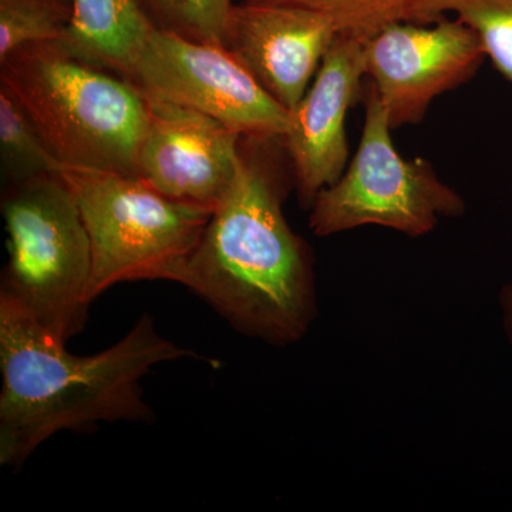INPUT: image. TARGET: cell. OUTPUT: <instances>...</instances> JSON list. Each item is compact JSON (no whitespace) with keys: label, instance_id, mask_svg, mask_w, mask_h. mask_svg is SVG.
I'll list each match as a JSON object with an SVG mask.
<instances>
[{"label":"cell","instance_id":"obj_16","mask_svg":"<svg viewBox=\"0 0 512 512\" xmlns=\"http://www.w3.org/2000/svg\"><path fill=\"white\" fill-rule=\"evenodd\" d=\"M157 29L197 42L224 46L229 12L235 0H140Z\"/></svg>","mask_w":512,"mask_h":512},{"label":"cell","instance_id":"obj_7","mask_svg":"<svg viewBox=\"0 0 512 512\" xmlns=\"http://www.w3.org/2000/svg\"><path fill=\"white\" fill-rule=\"evenodd\" d=\"M128 80L141 92L220 121L242 137L284 138L291 113L220 45L154 29Z\"/></svg>","mask_w":512,"mask_h":512},{"label":"cell","instance_id":"obj_18","mask_svg":"<svg viewBox=\"0 0 512 512\" xmlns=\"http://www.w3.org/2000/svg\"><path fill=\"white\" fill-rule=\"evenodd\" d=\"M498 301H500L501 313H503L505 335H507V339L510 340L512 346V282L501 288Z\"/></svg>","mask_w":512,"mask_h":512},{"label":"cell","instance_id":"obj_5","mask_svg":"<svg viewBox=\"0 0 512 512\" xmlns=\"http://www.w3.org/2000/svg\"><path fill=\"white\" fill-rule=\"evenodd\" d=\"M92 247L89 301L114 285L177 282L212 212L165 197L136 175L66 168Z\"/></svg>","mask_w":512,"mask_h":512},{"label":"cell","instance_id":"obj_4","mask_svg":"<svg viewBox=\"0 0 512 512\" xmlns=\"http://www.w3.org/2000/svg\"><path fill=\"white\" fill-rule=\"evenodd\" d=\"M8 262L0 301L67 342L84 328L92 247L79 204L62 174L43 175L2 191Z\"/></svg>","mask_w":512,"mask_h":512},{"label":"cell","instance_id":"obj_2","mask_svg":"<svg viewBox=\"0 0 512 512\" xmlns=\"http://www.w3.org/2000/svg\"><path fill=\"white\" fill-rule=\"evenodd\" d=\"M187 356L197 357L161 336L148 315L109 349L72 355L66 342L0 301V463L20 466L60 431L153 419L141 379Z\"/></svg>","mask_w":512,"mask_h":512},{"label":"cell","instance_id":"obj_13","mask_svg":"<svg viewBox=\"0 0 512 512\" xmlns=\"http://www.w3.org/2000/svg\"><path fill=\"white\" fill-rule=\"evenodd\" d=\"M447 13L476 33L495 69L512 83V0H409L403 22L430 25Z\"/></svg>","mask_w":512,"mask_h":512},{"label":"cell","instance_id":"obj_9","mask_svg":"<svg viewBox=\"0 0 512 512\" xmlns=\"http://www.w3.org/2000/svg\"><path fill=\"white\" fill-rule=\"evenodd\" d=\"M143 94L148 126L138 177L171 200L214 211L237 175L241 134L200 111Z\"/></svg>","mask_w":512,"mask_h":512},{"label":"cell","instance_id":"obj_6","mask_svg":"<svg viewBox=\"0 0 512 512\" xmlns=\"http://www.w3.org/2000/svg\"><path fill=\"white\" fill-rule=\"evenodd\" d=\"M392 130L386 107L372 87L355 157L342 177L313 201V234L330 237L379 225L421 237L433 231L441 217L464 214L463 198L440 181L430 161L404 160L397 153Z\"/></svg>","mask_w":512,"mask_h":512},{"label":"cell","instance_id":"obj_10","mask_svg":"<svg viewBox=\"0 0 512 512\" xmlns=\"http://www.w3.org/2000/svg\"><path fill=\"white\" fill-rule=\"evenodd\" d=\"M340 35L329 16L316 10L262 0H235L224 47L291 113Z\"/></svg>","mask_w":512,"mask_h":512},{"label":"cell","instance_id":"obj_8","mask_svg":"<svg viewBox=\"0 0 512 512\" xmlns=\"http://www.w3.org/2000/svg\"><path fill=\"white\" fill-rule=\"evenodd\" d=\"M485 56L461 20L396 22L366 40L365 72L394 130L420 123L436 97L476 76Z\"/></svg>","mask_w":512,"mask_h":512},{"label":"cell","instance_id":"obj_14","mask_svg":"<svg viewBox=\"0 0 512 512\" xmlns=\"http://www.w3.org/2000/svg\"><path fill=\"white\" fill-rule=\"evenodd\" d=\"M0 168L3 187L43 175L62 174L66 165L53 153L35 121L0 83Z\"/></svg>","mask_w":512,"mask_h":512},{"label":"cell","instance_id":"obj_17","mask_svg":"<svg viewBox=\"0 0 512 512\" xmlns=\"http://www.w3.org/2000/svg\"><path fill=\"white\" fill-rule=\"evenodd\" d=\"M316 10L329 16L340 35L372 39L387 26L403 22L409 0H262Z\"/></svg>","mask_w":512,"mask_h":512},{"label":"cell","instance_id":"obj_12","mask_svg":"<svg viewBox=\"0 0 512 512\" xmlns=\"http://www.w3.org/2000/svg\"><path fill=\"white\" fill-rule=\"evenodd\" d=\"M156 26L140 0H73V15L60 45L77 59L130 76Z\"/></svg>","mask_w":512,"mask_h":512},{"label":"cell","instance_id":"obj_1","mask_svg":"<svg viewBox=\"0 0 512 512\" xmlns=\"http://www.w3.org/2000/svg\"><path fill=\"white\" fill-rule=\"evenodd\" d=\"M274 140L242 137L234 183L177 284L242 335L286 346L306 335L318 308L312 256L282 210L284 175L268 156Z\"/></svg>","mask_w":512,"mask_h":512},{"label":"cell","instance_id":"obj_3","mask_svg":"<svg viewBox=\"0 0 512 512\" xmlns=\"http://www.w3.org/2000/svg\"><path fill=\"white\" fill-rule=\"evenodd\" d=\"M0 83L66 168L138 177L148 107L126 77L77 59L60 42H42L0 60Z\"/></svg>","mask_w":512,"mask_h":512},{"label":"cell","instance_id":"obj_11","mask_svg":"<svg viewBox=\"0 0 512 512\" xmlns=\"http://www.w3.org/2000/svg\"><path fill=\"white\" fill-rule=\"evenodd\" d=\"M365 72V42L339 35L323 57L315 80L298 106L282 143L291 161L293 185L305 210L320 191L345 173L349 148L346 114Z\"/></svg>","mask_w":512,"mask_h":512},{"label":"cell","instance_id":"obj_15","mask_svg":"<svg viewBox=\"0 0 512 512\" xmlns=\"http://www.w3.org/2000/svg\"><path fill=\"white\" fill-rule=\"evenodd\" d=\"M73 0H0V60L19 47L62 39Z\"/></svg>","mask_w":512,"mask_h":512}]
</instances>
